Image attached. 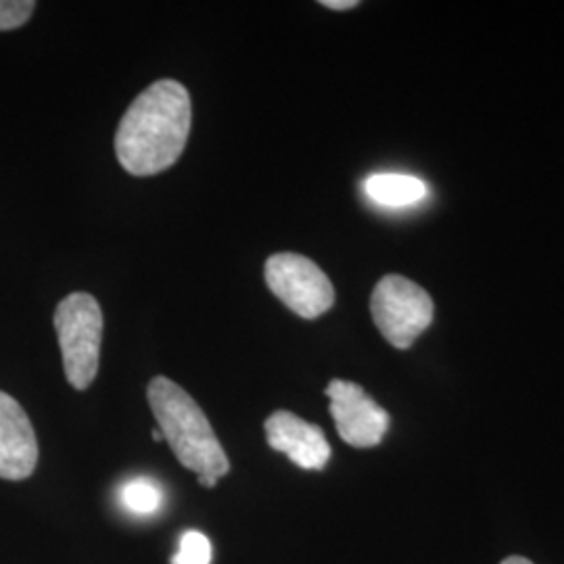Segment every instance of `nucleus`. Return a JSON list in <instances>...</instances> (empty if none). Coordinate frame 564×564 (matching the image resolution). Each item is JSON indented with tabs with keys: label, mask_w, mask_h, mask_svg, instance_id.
<instances>
[{
	"label": "nucleus",
	"mask_w": 564,
	"mask_h": 564,
	"mask_svg": "<svg viewBox=\"0 0 564 564\" xmlns=\"http://www.w3.org/2000/svg\"><path fill=\"white\" fill-rule=\"evenodd\" d=\"M193 123L188 90L176 80L151 84L126 109L116 155L132 176H155L181 160Z\"/></svg>",
	"instance_id": "1"
},
{
	"label": "nucleus",
	"mask_w": 564,
	"mask_h": 564,
	"mask_svg": "<svg viewBox=\"0 0 564 564\" xmlns=\"http://www.w3.org/2000/svg\"><path fill=\"white\" fill-rule=\"evenodd\" d=\"M149 405L184 468L197 473L203 487H216L228 475L230 463L205 412L181 384L155 377L147 387Z\"/></svg>",
	"instance_id": "2"
},
{
	"label": "nucleus",
	"mask_w": 564,
	"mask_h": 564,
	"mask_svg": "<svg viewBox=\"0 0 564 564\" xmlns=\"http://www.w3.org/2000/svg\"><path fill=\"white\" fill-rule=\"evenodd\" d=\"M63 370L78 391L95 383L102 341V310L88 293H69L55 310Z\"/></svg>",
	"instance_id": "3"
},
{
	"label": "nucleus",
	"mask_w": 564,
	"mask_h": 564,
	"mask_svg": "<svg viewBox=\"0 0 564 564\" xmlns=\"http://www.w3.org/2000/svg\"><path fill=\"white\" fill-rule=\"evenodd\" d=\"M370 312L387 341L398 349H410L433 323L435 305L421 284L387 274L372 291Z\"/></svg>",
	"instance_id": "4"
},
{
	"label": "nucleus",
	"mask_w": 564,
	"mask_h": 564,
	"mask_svg": "<svg viewBox=\"0 0 564 564\" xmlns=\"http://www.w3.org/2000/svg\"><path fill=\"white\" fill-rule=\"evenodd\" d=\"M263 276L270 291L305 321L323 316L335 303L330 279L318 263L300 253L270 256L263 268Z\"/></svg>",
	"instance_id": "5"
},
{
	"label": "nucleus",
	"mask_w": 564,
	"mask_h": 564,
	"mask_svg": "<svg viewBox=\"0 0 564 564\" xmlns=\"http://www.w3.org/2000/svg\"><path fill=\"white\" fill-rule=\"evenodd\" d=\"M330 400V416L337 433L351 447H375L383 442L389 429V414L375 402L364 387L351 381L335 379L326 387Z\"/></svg>",
	"instance_id": "6"
},
{
	"label": "nucleus",
	"mask_w": 564,
	"mask_h": 564,
	"mask_svg": "<svg viewBox=\"0 0 564 564\" xmlns=\"http://www.w3.org/2000/svg\"><path fill=\"white\" fill-rule=\"evenodd\" d=\"M268 445L305 470H323L330 460V444L318 424L307 423L293 412L276 410L265 424Z\"/></svg>",
	"instance_id": "7"
},
{
	"label": "nucleus",
	"mask_w": 564,
	"mask_h": 564,
	"mask_svg": "<svg viewBox=\"0 0 564 564\" xmlns=\"http://www.w3.org/2000/svg\"><path fill=\"white\" fill-rule=\"evenodd\" d=\"M39 464V440L25 410L0 391V479H28Z\"/></svg>",
	"instance_id": "8"
},
{
	"label": "nucleus",
	"mask_w": 564,
	"mask_h": 564,
	"mask_svg": "<svg viewBox=\"0 0 564 564\" xmlns=\"http://www.w3.org/2000/svg\"><path fill=\"white\" fill-rule=\"evenodd\" d=\"M364 193L383 207H408L423 202L429 188L421 178L410 174H372L364 181Z\"/></svg>",
	"instance_id": "9"
},
{
	"label": "nucleus",
	"mask_w": 564,
	"mask_h": 564,
	"mask_svg": "<svg viewBox=\"0 0 564 564\" xmlns=\"http://www.w3.org/2000/svg\"><path fill=\"white\" fill-rule=\"evenodd\" d=\"M120 502L130 514L151 517L162 508V487L144 477L132 479V481L121 485Z\"/></svg>",
	"instance_id": "10"
},
{
	"label": "nucleus",
	"mask_w": 564,
	"mask_h": 564,
	"mask_svg": "<svg viewBox=\"0 0 564 564\" xmlns=\"http://www.w3.org/2000/svg\"><path fill=\"white\" fill-rule=\"evenodd\" d=\"M172 564H212V542L202 531L182 533L178 552Z\"/></svg>",
	"instance_id": "11"
},
{
	"label": "nucleus",
	"mask_w": 564,
	"mask_h": 564,
	"mask_svg": "<svg viewBox=\"0 0 564 564\" xmlns=\"http://www.w3.org/2000/svg\"><path fill=\"white\" fill-rule=\"evenodd\" d=\"M36 2L32 0H0V32L15 30L32 18Z\"/></svg>",
	"instance_id": "12"
},
{
	"label": "nucleus",
	"mask_w": 564,
	"mask_h": 564,
	"mask_svg": "<svg viewBox=\"0 0 564 564\" xmlns=\"http://www.w3.org/2000/svg\"><path fill=\"white\" fill-rule=\"evenodd\" d=\"M321 4L333 11H347V9H356L360 2L358 0H323Z\"/></svg>",
	"instance_id": "13"
},
{
	"label": "nucleus",
	"mask_w": 564,
	"mask_h": 564,
	"mask_svg": "<svg viewBox=\"0 0 564 564\" xmlns=\"http://www.w3.org/2000/svg\"><path fill=\"white\" fill-rule=\"evenodd\" d=\"M502 564H533L531 561H527L523 556H508L506 561H502Z\"/></svg>",
	"instance_id": "14"
},
{
	"label": "nucleus",
	"mask_w": 564,
	"mask_h": 564,
	"mask_svg": "<svg viewBox=\"0 0 564 564\" xmlns=\"http://www.w3.org/2000/svg\"><path fill=\"white\" fill-rule=\"evenodd\" d=\"M151 435H153V440H155V442H165V440H163L162 431H160V429H158V431H153Z\"/></svg>",
	"instance_id": "15"
}]
</instances>
